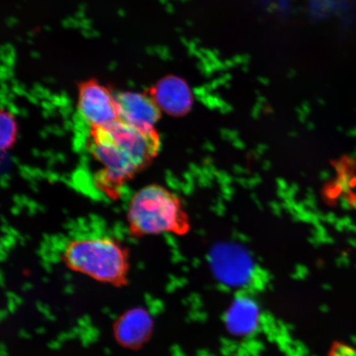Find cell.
Segmentation results:
<instances>
[{"label": "cell", "instance_id": "cell-9", "mask_svg": "<svg viewBox=\"0 0 356 356\" xmlns=\"http://www.w3.org/2000/svg\"><path fill=\"white\" fill-rule=\"evenodd\" d=\"M260 312L250 298L239 297L235 300L225 317L229 330L237 336H245L256 330L259 323Z\"/></svg>", "mask_w": 356, "mask_h": 356}, {"label": "cell", "instance_id": "cell-1", "mask_svg": "<svg viewBox=\"0 0 356 356\" xmlns=\"http://www.w3.org/2000/svg\"><path fill=\"white\" fill-rule=\"evenodd\" d=\"M160 148L157 131L138 130L121 120L91 128L88 149L102 165L95 177L97 188L118 197L122 186L152 163Z\"/></svg>", "mask_w": 356, "mask_h": 356}, {"label": "cell", "instance_id": "cell-2", "mask_svg": "<svg viewBox=\"0 0 356 356\" xmlns=\"http://www.w3.org/2000/svg\"><path fill=\"white\" fill-rule=\"evenodd\" d=\"M62 260L71 270L115 287L126 286L130 271L129 252L111 238L74 239L65 244Z\"/></svg>", "mask_w": 356, "mask_h": 356}, {"label": "cell", "instance_id": "cell-10", "mask_svg": "<svg viewBox=\"0 0 356 356\" xmlns=\"http://www.w3.org/2000/svg\"><path fill=\"white\" fill-rule=\"evenodd\" d=\"M0 124H1V149L3 152L10 149L15 144L17 134V124L15 118L10 111H2L1 118H0Z\"/></svg>", "mask_w": 356, "mask_h": 356}, {"label": "cell", "instance_id": "cell-6", "mask_svg": "<svg viewBox=\"0 0 356 356\" xmlns=\"http://www.w3.org/2000/svg\"><path fill=\"white\" fill-rule=\"evenodd\" d=\"M154 319L149 312L141 307L124 311L113 325L115 340L130 350L141 348L152 337Z\"/></svg>", "mask_w": 356, "mask_h": 356}, {"label": "cell", "instance_id": "cell-4", "mask_svg": "<svg viewBox=\"0 0 356 356\" xmlns=\"http://www.w3.org/2000/svg\"><path fill=\"white\" fill-rule=\"evenodd\" d=\"M79 113L88 126L100 127L120 120L117 97L108 88L96 81H88L79 88Z\"/></svg>", "mask_w": 356, "mask_h": 356}, {"label": "cell", "instance_id": "cell-3", "mask_svg": "<svg viewBox=\"0 0 356 356\" xmlns=\"http://www.w3.org/2000/svg\"><path fill=\"white\" fill-rule=\"evenodd\" d=\"M127 221L131 234L136 237L164 233L182 235L190 229L180 199L155 184L146 186L134 195Z\"/></svg>", "mask_w": 356, "mask_h": 356}, {"label": "cell", "instance_id": "cell-5", "mask_svg": "<svg viewBox=\"0 0 356 356\" xmlns=\"http://www.w3.org/2000/svg\"><path fill=\"white\" fill-rule=\"evenodd\" d=\"M211 259L212 268L217 277L232 286L248 282L254 273L250 256L236 245H217L213 248Z\"/></svg>", "mask_w": 356, "mask_h": 356}, {"label": "cell", "instance_id": "cell-7", "mask_svg": "<svg viewBox=\"0 0 356 356\" xmlns=\"http://www.w3.org/2000/svg\"><path fill=\"white\" fill-rule=\"evenodd\" d=\"M117 100L122 122L143 131L156 130L162 111L150 95L127 92L120 93Z\"/></svg>", "mask_w": 356, "mask_h": 356}, {"label": "cell", "instance_id": "cell-8", "mask_svg": "<svg viewBox=\"0 0 356 356\" xmlns=\"http://www.w3.org/2000/svg\"><path fill=\"white\" fill-rule=\"evenodd\" d=\"M150 96L159 109L173 117L188 113L193 104V96L185 80L177 76L163 78L151 89Z\"/></svg>", "mask_w": 356, "mask_h": 356}]
</instances>
